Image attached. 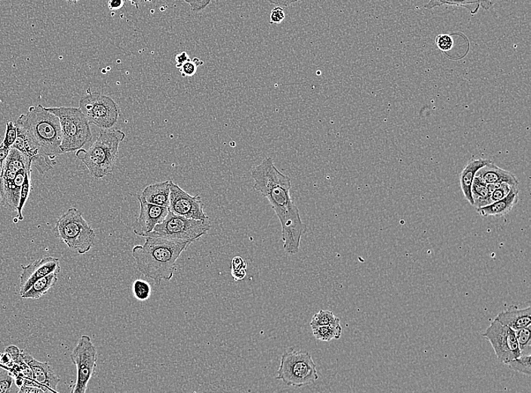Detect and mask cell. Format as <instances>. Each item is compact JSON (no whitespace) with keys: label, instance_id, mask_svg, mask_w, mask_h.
<instances>
[{"label":"cell","instance_id":"484cf974","mask_svg":"<svg viewBox=\"0 0 531 393\" xmlns=\"http://www.w3.org/2000/svg\"><path fill=\"white\" fill-rule=\"evenodd\" d=\"M471 193H472L474 206L477 207L484 206L492 203L488 184H486L480 177L475 176L472 187H471Z\"/></svg>","mask_w":531,"mask_h":393},{"label":"cell","instance_id":"f1b7e54d","mask_svg":"<svg viewBox=\"0 0 531 393\" xmlns=\"http://www.w3.org/2000/svg\"><path fill=\"white\" fill-rule=\"evenodd\" d=\"M341 324V320L331 311L320 310L318 313L313 315L310 322L311 328L319 327L331 324Z\"/></svg>","mask_w":531,"mask_h":393},{"label":"cell","instance_id":"30bf717a","mask_svg":"<svg viewBox=\"0 0 531 393\" xmlns=\"http://www.w3.org/2000/svg\"><path fill=\"white\" fill-rule=\"evenodd\" d=\"M71 359L77 366V382L72 393H85L88 384L95 374L98 361V350L88 335H82L71 354Z\"/></svg>","mask_w":531,"mask_h":393},{"label":"cell","instance_id":"7c38bea8","mask_svg":"<svg viewBox=\"0 0 531 393\" xmlns=\"http://www.w3.org/2000/svg\"><path fill=\"white\" fill-rule=\"evenodd\" d=\"M169 211L193 219H208L203 211V203L199 195L191 196L171 180Z\"/></svg>","mask_w":531,"mask_h":393},{"label":"cell","instance_id":"5b68a950","mask_svg":"<svg viewBox=\"0 0 531 393\" xmlns=\"http://www.w3.org/2000/svg\"><path fill=\"white\" fill-rule=\"evenodd\" d=\"M54 233L56 238L79 254L88 253L95 246V233L76 207H71L58 219Z\"/></svg>","mask_w":531,"mask_h":393},{"label":"cell","instance_id":"d6a6232c","mask_svg":"<svg viewBox=\"0 0 531 393\" xmlns=\"http://www.w3.org/2000/svg\"><path fill=\"white\" fill-rule=\"evenodd\" d=\"M530 357V355H521L520 357L508 362L507 366L516 372L530 376L531 375Z\"/></svg>","mask_w":531,"mask_h":393},{"label":"cell","instance_id":"5bb4252c","mask_svg":"<svg viewBox=\"0 0 531 393\" xmlns=\"http://www.w3.org/2000/svg\"><path fill=\"white\" fill-rule=\"evenodd\" d=\"M140 210L138 219L133 224V232L138 236L144 237L153 231L155 227L166 219L169 207L149 204L138 195Z\"/></svg>","mask_w":531,"mask_h":393},{"label":"cell","instance_id":"4316f807","mask_svg":"<svg viewBox=\"0 0 531 393\" xmlns=\"http://www.w3.org/2000/svg\"><path fill=\"white\" fill-rule=\"evenodd\" d=\"M314 337L321 341H332V340H339L342 335V327L341 324H331L325 326H319V327L312 329Z\"/></svg>","mask_w":531,"mask_h":393},{"label":"cell","instance_id":"44dd1931","mask_svg":"<svg viewBox=\"0 0 531 393\" xmlns=\"http://www.w3.org/2000/svg\"><path fill=\"white\" fill-rule=\"evenodd\" d=\"M171 180L156 182L147 187L140 197L145 202L161 206H169Z\"/></svg>","mask_w":531,"mask_h":393},{"label":"cell","instance_id":"9c48e42d","mask_svg":"<svg viewBox=\"0 0 531 393\" xmlns=\"http://www.w3.org/2000/svg\"><path fill=\"white\" fill-rule=\"evenodd\" d=\"M88 91L79 99V109L89 123L102 130L114 128L119 116L117 104L108 95Z\"/></svg>","mask_w":531,"mask_h":393},{"label":"cell","instance_id":"ba28073f","mask_svg":"<svg viewBox=\"0 0 531 393\" xmlns=\"http://www.w3.org/2000/svg\"><path fill=\"white\" fill-rule=\"evenodd\" d=\"M211 222L208 219H193L177 216L169 211L167 217L157 225L153 231L146 235L154 238L188 241H198L210 230Z\"/></svg>","mask_w":531,"mask_h":393},{"label":"cell","instance_id":"3957f363","mask_svg":"<svg viewBox=\"0 0 531 393\" xmlns=\"http://www.w3.org/2000/svg\"><path fill=\"white\" fill-rule=\"evenodd\" d=\"M21 126L28 135L34 141L44 153L51 160L60 154L62 132L58 117L38 105L29 107L26 114L21 115L16 122Z\"/></svg>","mask_w":531,"mask_h":393},{"label":"cell","instance_id":"c3c4849f","mask_svg":"<svg viewBox=\"0 0 531 393\" xmlns=\"http://www.w3.org/2000/svg\"><path fill=\"white\" fill-rule=\"evenodd\" d=\"M126 1H129L133 5L136 6V8L138 9L139 5L143 2V0H126Z\"/></svg>","mask_w":531,"mask_h":393},{"label":"cell","instance_id":"ee69618b","mask_svg":"<svg viewBox=\"0 0 531 393\" xmlns=\"http://www.w3.org/2000/svg\"><path fill=\"white\" fill-rule=\"evenodd\" d=\"M188 60H190V57L185 51L177 55L175 57L176 68L180 69L182 66Z\"/></svg>","mask_w":531,"mask_h":393},{"label":"cell","instance_id":"1f68e13d","mask_svg":"<svg viewBox=\"0 0 531 393\" xmlns=\"http://www.w3.org/2000/svg\"><path fill=\"white\" fill-rule=\"evenodd\" d=\"M515 331L516 338H517L519 346L521 351V355H530L531 351V331L529 327Z\"/></svg>","mask_w":531,"mask_h":393},{"label":"cell","instance_id":"4dcf8cb0","mask_svg":"<svg viewBox=\"0 0 531 393\" xmlns=\"http://www.w3.org/2000/svg\"><path fill=\"white\" fill-rule=\"evenodd\" d=\"M152 289L151 285L145 280L138 279L132 285V294L137 300L146 301L151 298Z\"/></svg>","mask_w":531,"mask_h":393},{"label":"cell","instance_id":"83f0119b","mask_svg":"<svg viewBox=\"0 0 531 393\" xmlns=\"http://www.w3.org/2000/svg\"><path fill=\"white\" fill-rule=\"evenodd\" d=\"M32 169H29L25 175L24 182L22 184L20 193L19 203L16 211L18 213L16 218L18 219V221L24 220L23 215H22V211H23V209L29 198V194H31V191L32 190Z\"/></svg>","mask_w":531,"mask_h":393},{"label":"cell","instance_id":"b9f144b4","mask_svg":"<svg viewBox=\"0 0 531 393\" xmlns=\"http://www.w3.org/2000/svg\"><path fill=\"white\" fill-rule=\"evenodd\" d=\"M247 263L241 257H236L232 259L231 272L246 270Z\"/></svg>","mask_w":531,"mask_h":393},{"label":"cell","instance_id":"9a60e30c","mask_svg":"<svg viewBox=\"0 0 531 393\" xmlns=\"http://www.w3.org/2000/svg\"><path fill=\"white\" fill-rule=\"evenodd\" d=\"M61 272L59 259L48 257L36 261L26 266L22 265L20 276V296L27 292L37 280L48 276L50 273Z\"/></svg>","mask_w":531,"mask_h":393},{"label":"cell","instance_id":"f546056e","mask_svg":"<svg viewBox=\"0 0 531 393\" xmlns=\"http://www.w3.org/2000/svg\"><path fill=\"white\" fill-rule=\"evenodd\" d=\"M16 379L8 370L4 369L0 372V393H18Z\"/></svg>","mask_w":531,"mask_h":393},{"label":"cell","instance_id":"6da1fadb","mask_svg":"<svg viewBox=\"0 0 531 393\" xmlns=\"http://www.w3.org/2000/svg\"><path fill=\"white\" fill-rule=\"evenodd\" d=\"M251 178L254 189L268 200L280 221L284 250L288 255L297 254L306 226L291 197L290 178L276 168L271 158H266L254 167Z\"/></svg>","mask_w":531,"mask_h":393},{"label":"cell","instance_id":"e575fe53","mask_svg":"<svg viewBox=\"0 0 531 393\" xmlns=\"http://www.w3.org/2000/svg\"><path fill=\"white\" fill-rule=\"evenodd\" d=\"M435 43L439 49L446 53L454 47L453 37L450 34H439L436 37Z\"/></svg>","mask_w":531,"mask_h":393},{"label":"cell","instance_id":"836d02e7","mask_svg":"<svg viewBox=\"0 0 531 393\" xmlns=\"http://www.w3.org/2000/svg\"><path fill=\"white\" fill-rule=\"evenodd\" d=\"M18 136V131L16 124L13 121H8L6 123V129L5 132V137L3 138V145L9 150H11Z\"/></svg>","mask_w":531,"mask_h":393},{"label":"cell","instance_id":"cb8c5ba5","mask_svg":"<svg viewBox=\"0 0 531 393\" xmlns=\"http://www.w3.org/2000/svg\"><path fill=\"white\" fill-rule=\"evenodd\" d=\"M455 5L466 8L471 14H476L481 8L489 10L493 5V0H430L424 5L426 10H432L443 5Z\"/></svg>","mask_w":531,"mask_h":393},{"label":"cell","instance_id":"8992f818","mask_svg":"<svg viewBox=\"0 0 531 393\" xmlns=\"http://www.w3.org/2000/svg\"><path fill=\"white\" fill-rule=\"evenodd\" d=\"M47 109L58 117L61 124V150L63 154L77 152L91 142L93 135L89 125L90 123L79 108L58 107Z\"/></svg>","mask_w":531,"mask_h":393},{"label":"cell","instance_id":"f6af8a7d","mask_svg":"<svg viewBox=\"0 0 531 393\" xmlns=\"http://www.w3.org/2000/svg\"><path fill=\"white\" fill-rule=\"evenodd\" d=\"M267 1L276 6L288 7L295 3L301 1V0H267Z\"/></svg>","mask_w":531,"mask_h":393},{"label":"cell","instance_id":"ffe728a7","mask_svg":"<svg viewBox=\"0 0 531 393\" xmlns=\"http://www.w3.org/2000/svg\"><path fill=\"white\" fill-rule=\"evenodd\" d=\"M476 176L480 177L486 184L506 182L519 187V182L516 176L510 172L497 167L493 162L478 170Z\"/></svg>","mask_w":531,"mask_h":393},{"label":"cell","instance_id":"681fc988","mask_svg":"<svg viewBox=\"0 0 531 393\" xmlns=\"http://www.w3.org/2000/svg\"><path fill=\"white\" fill-rule=\"evenodd\" d=\"M66 1L70 4H76L79 0H66Z\"/></svg>","mask_w":531,"mask_h":393},{"label":"cell","instance_id":"d6986e66","mask_svg":"<svg viewBox=\"0 0 531 393\" xmlns=\"http://www.w3.org/2000/svg\"><path fill=\"white\" fill-rule=\"evenodd\" d=\"M501 323L514 331L529 327L531 324V308L519 309L515 307L501 311L497 316Z\"/></svg>","mask_w":531,"mask_h":393},{"label":"cell","instance_id":"8d00e7d4","mask_svg":"<svg viewBox=\"0 0 531 393\" xmlns=\"http://www.w3.org/2000/svg\"><path fill=\"white\" fill-rule=\"evenodd\" d=\"M513 185L508 184L506 182L498 183L497 189L493 191L491 194V200L492 203L499 201V200L504 198L510 192Z\"/></svg>","mask_w":531,"mask_h":393},{"label":"cell","instance_id":"ac0fdd59","mask_svg":"<svg viewBox=\"0 0 531 393\" xmlns=\"http://www.w3.org/2000/svg\"><path fill=\"white\" fill-rule=\"evenodd\" d=\"M519 187L512 189L508 195L499 201L493 202L489 205L477 207L476 211L483 217H504L510 213L513 207L519 202Z\"/></svg>","mask_w":531,"mask_h":393},{"label":"cell","instance_id":"7a4b0ae2","mask_svg":"<svg viewBox=\"0 0 531 393\" xmlns=\"http://www.w3.org/2000/svg\"><path fill=\"white\" fill-rule=\"evenodd\" d=\"M190 244L188 241L147 237L143 246H134L132 253L137 270L160 285L162 281L173 278L177 259Z\"/></svg>","mask_w":531,"mask_h":393},{"label":"cell","instance_id":"7402d4cb","mask_svg":"<svg viewBox=\"0 0 531 393\" xmlns=\"http://www.w3.org/2000/svg\"><path fill=\"white\" fill-rule=\"evenodd\" d=\"M29 165L32 166V162L29 161L25 156L16 150V148L12 147L5 160L3 173L1 177H0V180L4 181H12L21 170L25 169Z\"/></svg>","mask_w":531,"mask_h":393},{"label":"cell","instance_id":"ab89813d","mask_svg":"<svg viewBox=\"0 0 531 393\" xmlns=\"http://www.w3.org/2000/svg\"><path fill=\"white\" fill-rule=\"evenodd\" d=\"M51 392L48 388L42 387V385H22L19 389L21 393H44Z\"/></svg>","mask_w":531,"mask_h":393},{"label":"cell","instance_id":"603a6c76","mask_svg":"<svg viewBox=\"0 0 531 393\" xmlns=\"http://www.w3.org/2000/svg\"><path fill=\"white\" fill-rule=\"evenodd\" d=\"M491 160L489 159H472L470 160L460 174V187L463 195L471 206H474V201L471 193V187L478 169L488 165Z\"/></svg>","mask_w":531,"mask_h":393},{"label":"cell","instance_id":"2e32d148","mask_svg":"<svg viewBox=\"0 0 531 393\" xmlns=\"http://www.w3.org/2000/svg\"><path fill=\"white\" fill-rule=\"evenodd\" d=\"M21 357L28 366L31 368L34 380L37 383L48 388L52 392H58L57 388L61 380L56 375L53 368H51L49 362H42L36 360L32 355L23 350L21 351Z\"/></svg>","mask_w":531,"mask_h":393},{"label":"cell","instance_id":"74e56055","mask_svg":"<svg viewBox=\"0 0 531 393\" xmlns=\"http://www.w3.org/2000/svg\"><path fill=\"white\" fill-rule=\"evenodd\" d=\"M286 14L281 6H275L271 14L270 24L279 25L285 20Z\"/></svg>","mask_w":531,"mask_h":393},{"label":"cell","instance_id":"277c9868","mask_svg":"<svg viewBox=\"0 0 531 393\" xmlns=\"http://www.w3.org/2000/svg\"><path fill=\"white\" fill-rule=\"evenodd\" d=\"M125 138L119 130H103L87 150L77 151V157L86 166L89 173L99 180L112 173L118 158L119 144Z\"/></svg>","mask_w":531,"mask_h":393},{"label":"cell","instance_id":"4fadbf2b","mask_svg":"<svg viewBox=\"0 0 531 393\" xmlns=\"http://www.w3.org/2000/svg\"><path fill=\"white\" fill-rule=\"evenodd\" d=\"M18 136L12 147L16 148L25 157L32 162V166L43 175L53 168L55 161L51 160L40 150L34 141L28 135L26 130L21 125L16 123Z\"/></svg>","mask_w":531,"mask_h":393},{"label":"cell","instance_id":"7dc6e473","mask_svg":"<svg viewBox=\"0 0 531 393\" xmlns=\"http://www.w3.org/2000/svg\"><path fill=\"white\" fill-rule=\"evenodd\" d=\"M231 274L235 281H242L246 276V270L231 272Z\"/></svg>","mask_w":531,"mask_h":393},{"label":"cell","instance_id":"f35d334b","mask_svg":"<svg viewBox=\"0 0 531 393\" xmlns=\"http://www.w3.org/2000/svg\"><path fill=\"white\" fill-rule=\"evenodd\" d=\"M184 1L190 5L192 11L198 12L205 10L211 3L212 0H184Z\"/></svg>","mask_w":531,"mask_h":393},{"label":"cell","instance_id":"bcb514c9","mask_svg":"<svg viewBox=\"0 0 531 393\" xmlns=\"http://www.w3.org/2000/svg\"><path fill=\"white\" fill-rule=\"evenodd\" d=\"M124 0H109L108 7L110 10H119L123 8Z\"/></svg>","mask_w":531,"mask_h":393},{"label":"cell","instance_id":"60d3db41","mask_svg":"<svg viewBox=\"0 0 531 393\" xmlns=\"http://www.w3.org/2000/svg\"><path fill=\"white\" fill-rule=\"evenodd\" d=\"M5 352L10 355L12 361L16 363V364H18L19 362L23 360L21 357V351L16 346L11 345L6 347Z\"/></svg>","mask_w":531,"mask_h":393},{"label":"cell","instance_id":"52a82bcc","mask_svg":"<svg viewBox=\"0 0 531 393\" xmlns=\"http://www.w3.org/2000/svg\"><path fill=\"white\" fill-rule=\"evenodd\" d=\"M275 379L282 381L288 387H306L318 381L317 366L309 352L288 348L282 355Z\"/></svg>","mask_w":531,"mask_h":393},{"label":"cell","instance_id":"7bdbcfd3","mask_svg":"<svg viewBox=\"0 0 531 393\" xmlns=\"http://www.w3.org/2000/svg\"><path fill=\"white\" fill-rule=\"evenodd\" d=\"M2 139V136H0V177H1L3 173L5 160L10 150L3 145Z\"/></svg>","mask_w":531,"mask_h":393},{"label":"cell","instance_id":"d590c367","mask_svg":"<svg viewBox=\"0 0 531 393\" xmlns=\"http://www.w3.org/2000/svg\"><path fill=\"white\" fill-rule=\"evenodd\" d=\"M203 64V62L199 60V58H194L193 60H188L185 62L180 69L182 77H193L195 75L198 67Z\"/></svg>","mask_w":531,"mask_h":393},{"label":"cell","instance_id":"e0dca14e","mask_svg":"<svg viewBox=\"0 0 531 393\" xmlns=\"http://www.w3.org/2000/svg\"><path fill=\"white\" fill-rule=\"evenodd\" d=\"M32 167L29 165L21 170L12 181L0 180V200L6 209L12 211H17L22 184L24 182L27 170L32 169Z\"/></svg>","mask_w":531,"mask_h":393},{"label":"cell","instance_id":"d4e9b609","mask_svg":"<svg viewBox=\"0 0 531 393\" xmlns=\"http://www.w3.org/2000/svg\"><path fill=\"white\" fill-rule=\"evenodd\" d=\"M58 281V274L50 273L39 280L32 286L29 290L21 296L25 299H40L41 296L46 295L50 289L55 286Z\"/></svg>","mask_w":531,"mask_h":393},{"label":"cell","instance_id":"8fae6325","mask_svg":"<svg viewBox=\"0 0 531 393\" xmlns=\"http://www.w3.org/2000/svg\"><path fill=\"white\" fill-rule=\"evenodd\" d=\"M482 336L489 341L499 362L507 365L508 362L521 357L515 331L501 323L497 318L491 323Z\"/></svg>","mask_w":531,"mask_h":393}]
</instances>
